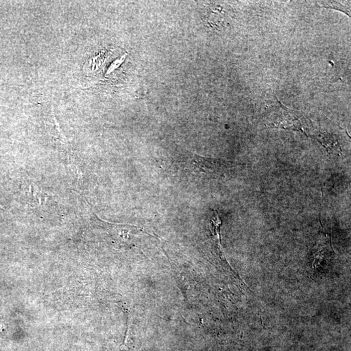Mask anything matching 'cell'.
I'll list each match as a JSON object with an SVG mask.
<instances>
[{"label":"cell","instance_id":"3957f363","mask_svg":"<svg viewBox=\"0 0 351 351\" xmlns=\"http://www.w3.org/2000/svg\"><path fill=\"white\" fill-rule=\"evenodd\" d=\"M318 4L323 7L339 10L350 15V7H349L348 5H344V4L338 1H319Z\"/></svg>","mask_w":351,"mask_h":351},{"label":"cell","instance_id":"6da1fadb","mask_svg":"<svg viewBox=\"0 0 351 351\" xmlns=\"http://www.w3.org/2000/svg\"><path fill=\"white\" fill-rule=\"evenodd\" d=\"M187 166L192 173L207 179H219L224 176L229 169L235 168L239 164L234 162L219 159H211L194 156L189 159Z\"/></svg>","mask_w":351,"mask_h":351},{"label":"cell","instance_id":"7a4b0ae2","mask_svg":"<svg viewBox=\"0 0 351 351\" xmlns=\"http://www.w3.org/2000/svg\"><path fill=\"white\" fill-rule=\"evenodd\" d=\"M281 108H279V110L281 113L278 114L277 118H275L273 121H270L269 125L280 128H285V129H290L295 131L304 132L303 123L296 114L292 113V111L284 108L282 105H280Z\"/></svg>","mask_w":351,"mask_h":351}]
</instances>
